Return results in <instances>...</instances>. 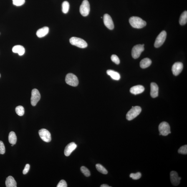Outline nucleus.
I'll return each instance as SVG.
<instances>
[{
	"mask_svg": "<svg viewBox=\"0 0 187 187\" xmlns=\"http://www.w3.org/2000/svg\"><path fill=\"white\" fill-rule=\"evenodd\" d=\"M129 21L132 27L136 29H141L146 25V22L145 21L136 16L130 17Z\"/></svg>",
	"mask_w": 187,
	"mask_h": 187,
	"instance_id": "1",
	"label": "nucleus"
},
{
	"mask_svg": "<svg viewBox=\"0 0 187 187\" xmlns=\"http://www.w3.org/2000/svg\"><path fill=\"white\" fill-rule=\"evenodd\" d=\"M141 108L140 107H132L131 109L129 111L126 115L127 120L131 121L133 120L139 115L141 112Z\"/></svg>",
	"mask_w": 187,
	"mask_h": 187,
	"instance_id": "2",
	"label": "nucleus"
},
{
	"mask_svg": "<svg viewBox=\"0 0 187 187\" xmlns=\"http://www.w3.org/2000/svg\"><path fill=\"white\" fill-rule=\"evenodd\" d=\"M69 41L71 44L72 45L76 46L81 48H85L87 47V42L84 40L80 38L72 37L70 39Z\"/></svg>",
	"mask_w": 187,
	"mask_h": 187,
	"instance_id": "3",
	"label": "nucleus"
},
{
	"mask_svg": "<svg viewBox=\"0 0 187 187\" xmlns=\"http://www.w3.org/2000/svg\"><path fill=\"white\" fill-rule=\"evenodd\" d=\"M65 81L67 84L76 87L78 85L79 81L77 77L74 74L72 73H69L66 76Z\"/></svg>",
	"mask_w": 187,
	"mask_h": 187,
	"instance_id": "4",
	"label": "nucleus"
},
{
	"mask_svg": "<svg viewBox=\"0 0 187 187\" xmlns=\"http://www.w3.org/2000/svg\"><path fill=\"white\" fill-rule=\"evenodd\" d=\"M158 129L160 133L163 136H167L168 134L171 133L170 126L167 122H163L160 123Z\"/></svg>",
	"mask_w": 187,
	"mask_h": 187,
	"instance_id": "5",
	"label": "nucleus"
},
{
	"mask_svg": "<svg viewBox=\"0 0 187 187\" xmlns=\"http://www.w3.org/2000/svg\"><path fill=\"white\" fill-rule=\"evenodd\" d=\"M90 11V5L87 0H84L81 4L79 11L81 15L83 16L88 15Z\"/></svg>",
	"mask_w": 187,
	"mask_h": 187,
	"instance_id": "6",
	"label": "nucleus"
},
{
	"mask_svg": "<svg viewBox=\"0 0 187 187\" xmlns=\"http://www.w3.org/2000/svg\"><path fill=\"white\" fill-rule=\"evenodd\" d=\"M144 44H138L133 48L132 50V56L133 58L136 59L139 57L141 54L144 50Z\"/></svg>",
	"mask_w": 187,
	"mask_h": 187,
	"instance_id": "7",
	"label": "nucleus"
},
{
	"mask_svg": "<svg viewBox=\"0 0 187 187\" xmlns=\"http://www.w3.org/2000/svg\"><path fill=\"white\" fill-rule=\"evenodd\" d=\"M167 33L165 31H162L160 34L158 35L156 38L154 46L156 48L161 47L164 42L166 39Z\"/></svg>",
	"mask_w": 187,
	"mask_h": 187,
	"instance_id": "8",
	"label": "nucleus"
},
{
	"mask_svg": "<svg viewBox=\"0 0 187 187\" xmlns=\"http://www.w3.org/2000/svg\"><path fill=\"white\" fill-rule=\"evenodd\" d=\"M41 98L40 94L36 89H33L31 92V104L33 106H35Z\"/></svg>",
	"mask_w": 187,
	"mask_h": 187,
	"instance_id": "9",
	"label": "nucleus"
},
{
	"mask_svg": "<svg viewBox=\"0 0 187 187\" xmlns=\"http://www.w3.org/2000/svg\"><path fill=\"white\" fill-rule=\"evenodd\" d=\"M39 134L40 137L44 141L47 143L51 141V135L49 131L46 129H41L39 131Z\"/></svg>",
	"mask_w": 187,
	"mask_h": 187,
	"instance_id": "10",
	"label": "nucleus"
},
{
	"mask_svg": "<svg viewBox=\"0 0 187 187\" xmlns=\"http://www.w3.org/2000/svg\"><path fill=\"white\" fill-rule=\"evenodd\" d=\"M103 21L104 24L109 29H114V25L111 17L108 14H105L104 15Z\"/></svg>",
	"mask_w": 187,
	"mask_h": 187,
	"instance_id": "11",
	"label": "nucleus"
},
{
	"mask_svg": "<svg viewBox=\"0 0 187 187\" xmlns=\"http://www.w3.org/2000/svg\"><path fill=\"white\" fill-rule=\"evenodd\" d=\"M170 181L174 186H178L180 184L181 178L178 176V174L176 172L172 171L170 173Z\"/></svg>",
	"mask_w": 187,
	"mask_h": 187,
	"instance_id": "12",
	"label": "nucleus"
},
{
	"mask_svg": "<svg viewBox=\"0 0 187 187\" xmlns=\"http://www.w3.org/2000/svg\"><path fill=\"white\" fill-rule=\"evenodd\" d=\"M183 65L181 62H176L173 64L172 67V71L175 76H178L182 70Z\"/></svg>",
	"mask_w": 187,
	"mask_h": 187,
	"instance_id": "13",
	"label": "nucleus"
},
{
	"mask_svg": "<svg viewBox=\"0 0 187 187\" xmlns=\"http://www.w3.org/2000/svg\"><path fill=\"white\" fill-rule=\"evenodd\" d=\"M77 145L75 143H71L68 144L65 147L64 150V155L66 156H68L70 155L72 152L76 148Z\"/></svg>",
	"mask_w": 187,
	"mask_h": 187,
	"instance_id": "14",
	"label": "nucleus"
},
{
	"mask_svg": "<svg viewBox=\"0 0 187 187\" xmlns=\"http://www.w3.org/2000/svg\"><path fill=\"white\" fill-rule=\"evenodd\" d=\"M145 90V88L143 86L138 85L132 87L130 89V92L134 95L142 93Z\"/></svg>",
	"mask_w": 187,
	"mask_h": 187,
	"instance_id": "15",
	"label": "nucleus"
},
{
	"mask_svg": "<svg viewBox=\"0 0 187 187\" xmlns=\"http://www.w3.org/2000/svg\"><path fill=\"white\" fill-rule=\"evenodd\" d=\"M150 95L151 97L153 98L158 97V87L157 84L154 82H152L150 85Z\"/></svg>",
	"mask_w": 187,
	"mask_h": 187,
	"instance_id": "16",
	"label": "nucleus"
},
{
	"mask_svg": "<svg viewBox=\"0 0 187 187\" xmlns=\"http://www.w3.org/2000/svg\"><path fill=\"white\" fill-rule=\"evenodd\" d=\"M6 186L7 187H16L17 183L13 177L9 176L6 179Z\"/></svg>",
	"mask_w": 187,
	"mask_h": 187,
	"instance_id": "17",
	"label": "nucleus"
},
{
	"mask_svg": "<svg viewBox=\"0 0 187 187\" xmlns=\"http://www.w3.org/2000/svg\"><path fill=\"white\" fill-rule=\"evenodd\" d=\"M49 32V27L46 26L38 30L36 33V36L39 38L44 37L48 34Z\"/></svg>",
	"mask_w": 187,
	"mask_h": 187,
	"instance_id": "18",
	"label": "nucleus"
},
{
	"mask_svg": "<svg viewBox=\"0 0 187 187\" xmlns=\"http://www.w3.org/2000/svg\"><path fill=\"white\" fill-rule=\"evenodd\" d=\"M13 52L15 53H17L20 56L23 55L25 52V49L23 46L16 45L14 46L12 48Z\"/></svg>",
	"mask_w": 187,
	"mask_h": 187,
	"instance_id": "19",
	"label": "nucleus"
},
{
	"mask_svg": "<svg viewBox=\"0 0 187 187\" xmlns=\"http://www.w3.org/2000/svg\"><path fill=\"white\" fill-rule=\"evenodd\" d=\"M107 74L114 80H118L120 79V74L117 72L112 70H108L107 71Z\"/></svg>",
	"mask_w": 187,
	"mask_h": 187,
	"instance_id": "20",
	"label": "nucleus"
},
{
	"mask_svg": "<svg viewBox=\"0 0 187 187\" xmlns=\"http://www.w3.org/2000/svg\"><path fill=\"white\" fill-rule=\"evenodd\" d=\"M151 60L148 58H145L141 61L140 62V67L143 69L147 68L151 65Z\"/></svg>",
	"mask_w": 187,
	"mask_h": 187,
	"instance_id": "21",
	"label": "nucleus"
},
{
	"mask_svg": "<svg viewBox=\"0 0 187 187\" xmlns=\"http://www.w3.org/2000/svg\"><path fill=\"white\" fill-rule=\"evenodd\" d=\"M17 137L14 132H10L9 136V142L11 144L15 145L17 142Z\"/></svg>",
	"mask_w": 187,
	"mask_h": 187,
	"instance_id": "22",
	"label": "nucleus"
},
{
	"mask_svg": "<svg viewBox=\"0 0 187 187\" xmlns=\"http://www.w3.org/2000/svg\"><path fill=\"white\" fill-rule=\"evenodd\" d=\"M187 22V11H185L183 12L180 16L179 22L182 25H184Z\"/></svg>",
	"mask_w": 187,
	"mask_h": 187,
	"instance_id": "23",
	"label": "nucleus"
},
{
	"mask_svg": "<svg viewBox=\"0 0 187 187\" xmlns=\"http://www.w3.org/2000/svg\"><path fill=\"white\" fill-rule=\"evenodd\" d=\"M96 168L97 170L101 173L103 174H107L108 173V172L104 167L102 166L100 164H97L96 165Z\"/></svg>",
	"mask_w": 187,
	"mask_h": 187,
	"instance_id": "24",
	"label": "nucleus"
},
{
	"mask_svg": "<svg viewBox=\"0 0 187 187\" xmlns=\"http://www.w3.org/2000/svg\"><path fill=\"white\" fill-rule=\"evenodd\" d=\"M69 4L67 1H64L62 4V11L64 14H67L69 9Z\"/></svg>",
	"mask_w": 187,
	"mask_h": 187,
	"instance_id": "25",
	"label": "nucleus"
},
{
	"mask_svg": "<svg viewBox=\"0 0 187 187\" xmlns=\"http://www.w3.org/2000/svg\"><path fill=\"white\" fill-rule=\"evenodd\" d=\"M15 111L18 115L22 116L24 114V109L23 107L21 106H19L16 107L15 109Z\"/></svg>",
	"mask_w": 187,
	"mask_h": 187,
	"instance_id": "26",
	"label": "nucleus"
},
{
	"mask_svg": "<svg viewBox=\"0 0 187 187\" xmlns=\"http://www.w3.org/2000/svg\"><path fill=\"white\" fill-rule=\"evenodd\" d=\"M80 170L82 172L86 177H89L90 176V172L86 168L85 166L81 167Z\"/></svg>",
	"mask_w": 187,
	"mask_h": 187,
	"instance_id": "27",
	"label": "nucleus"
},
{
	"mask_svg": "<svg viewBox=\"0 0 187 187\" xmlns=\"http://www.w3.org/2000/svg\"><path fill=\"white\" fill-rule=\"evenodd\" d=\"M178 153L186 155L187 154V145H185L182 146L178 149Z\"/></svg>",
	"mask_w": 187,
	"mask_h": 187,
	"instance_id": "28",
	"label": "nucleus"
},
{
	"mask_svg": "<svg viewBox=\"0 0 187 187\" xmlns=\"http://www.w3.org/2000/svg\"><path fill=\"white\" fill-rule=\"evenodd\" d=\"M130 177L134 180H138L141 178V174L139 172L135 174L131 173L130 174Z\"/></svg>",
	"mask_w": 187,
	"mask_h": 187,
	"instance_id": "29",
	"label": "nucleus"
},
{
	"mask_svg": "<svg viewBox=\"0 0 187 187\" xmlns=\"http://www.w3.org/2000/svg\"><path fill=\"white\" fill-rule=\"evenodd\" d=\"M13 4L15 6H19L22 5L25 2V0H12Z\"/></svg>",
	"mask_w": 187,
	"mask_h": 187,
	"instance_id": "30",
	"label": "nucleus"
},
{
	"mask_svg": "<svg viewBox=\"0 0 187 187\" xmlns=\"http://www.w3.org/2000/svg\"><path fill=\"white\" fill-rule=\"evenodd\" d=\"M111 59L112 62L117 64H120V59H119L117 55H115V54H113L111 56Z\"/></svg>",
	"mask_w": 187,
	"mask_h": 187,
	"instance_id": "31",
	"label": "nucleus"
},
{
	"mask_svg": "<svg viewBox=\"0 0 187 187\" xmlns=\"http://www.w3.org/2000/svg\"><path fill=\"white\" fill-rule=\"evenodd\" d=\"M5 152V148L4 143L0 141V154H4Z\"/></svg>",
	"mask_w": 187,
	"mask_h": 187,
	"instance_id": "32",
	"label": "nucleus"
},
{
	"mask_svg": "<svg viewBox=\"0 0 187 187\" xmlns=\"http://www.w3.org/2000/svg\"><path fill=\"white\" fill-rule=\"evenodd\" d=\"M67 185L66 182L64 180H62L60 181L57 185V187H67Z\"/></svg>",
	"mask_w": 187,
	"mask_h": 187,
	"instance_id": "33",
	"label": "nucleus"
},
{
	"mask_svg": "<svg viewBox=\"0 0 187 187\" xmlns=\"http://www.w3.org/2000/svg\"><path fill=\"white\" fill-rule=\"evenodd\" d=\"M30 168V165L29 164H26L25 167L23 171V174L24 175L26 174L29 172Z\"/></svg>",
	"mask_w": 187,
	"mask_h": 187,
	"instance_id": "34",
	"label": "nucleus"
},
{
	"mask_svg": "<svg viewBox=\"0 0 187 187\" xmlns=\"http://www.w3.org/2000/svg\"><path fill=\"white\" fill-rule=\"evenodd\" d=\"M101 187H111V186H109L108 185H107V184H102L101 185Z\"/></svg>",
	"mask_w": 187,
	"mask_h": 187,
	"instance_id": "35",
	"label": "nucleus"
},
{
	"mask_svg": "<svg viewBox=\"0 0 187 187\" xmlns=\"http://www.w3.org/2000/svg\"><path fill=\"white\" fill-rule=\"evenodd\" d=\"M13 145H13V144H11V146H13Z\"/></svg>",
	"mask_w": 187,
	"mask_h": 187,
	"instance_id": "36",
	"label": "nucleus"
},
{
	"mask_svg": "<svg viewBox=\"0 0 187 187\" xmlns=\"http://www.w3.org/2000/svg\"><path fill=\"white\" fill-rule=\"evenodd\" d=\"M0 77H1V74H0Z\"/></svg>",
	"mask_w": 187,
	"mask_h": 187,
	"instance_id": "37",
	"label": "nucleus"
}]
</instances>
